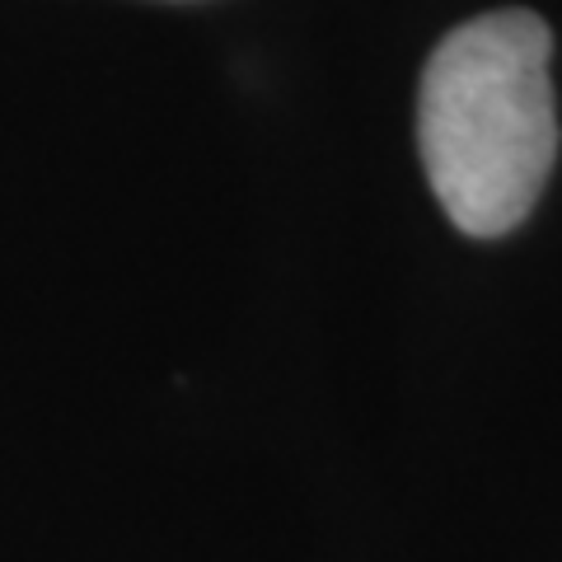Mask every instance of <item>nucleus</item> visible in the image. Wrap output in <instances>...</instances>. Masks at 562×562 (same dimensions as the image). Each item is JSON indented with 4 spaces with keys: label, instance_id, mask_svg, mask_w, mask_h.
Segmentation results:
<instances>
[{
    "label": "nucleus",
    "instance_id": "nucleus-1",
    "mask_svg": "<svg viewBox=\"0 0 562 562\" xmlns=\"http://www.w3.org/2000/svg\"><path fill=\"white\" fill-rule=\"evenodd\" d=\"M553 33L530 10L450 29L417 85V150L436 202L473 239L530 216L558 160Z\"/></svg>",
    "mask_w": 562,
    "mask_h": 562
}]
</instances>
